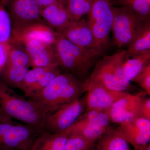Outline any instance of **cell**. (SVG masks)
<instances>
[{
	"label": "cell",
	"mask_w": 150,
	"mask_h": 150,
	"mask_svg": "<svg viewBox=\"0 0 150 150\" xmlns=\"http://www.w3.org/2000/svg\"><path fill=\"white\" fill-rule=\"evenodd\" d=\"M10 44L0 42V70L5 66L8 59Z\"/></svg>",
	"instance_id": "30"
},
{
	"label": "cell",
	"mask_w": 150,
	"mask_h": 150,
	"mask_svg": "<svg viewBox=\"0 0 150 150\" xmlns=\"http://www.w3.org/2000/svg\"><path fill=\"white\" fill-rule=\"evenodd\" d=\"M140 116L150 120V98L143 100L140 108Z\"/></svg>",
	"instance_id": "31"
},
{
	"label": "cell",
	"mask_w": 150,
	"mask_h": 150,
	"mask_svg": "<svg viewBox=\"0 0 150 150\" xmlns=\"http://www.w3.org/2000/svg\"><path fill=\"white\" fill-rule=\"evenodd\" d=\"M57 33L53 47L61 73L71 74L82 82L87 81L92 67L101 56L76 46Z\"/></svg>",
	"instance_id": "1"
},
{
	"label": "cell",
	"mask_w": 150,
	"mask_h": 150,
	"mask_svg": "<svg viewBox=\"0 0 150 150\" xmlns=\"http://www.w3.org/2000/svg\"><path fill=\"white\" fill-rule=\"evenodd\" d=\"M96 141L69 134L64 150H89L94 146Z\"/></svg>",
	"instance_id": "28"
},
{
	"label": "cell",
	"mask_w": 150,
	"mask_h": 150,
	"mask_svg": "<svg viewBox=\"0 0 150 150\" xmlns=\"http://www.w3.org/2000/svg\"></svg>",
	"instance_id": "36"
},
{
	"label": "cell",
	"mask_w": 150,
	"mask_h": 150,
	"mask_svg": "<svg viewBox=\"0 0 150 150\" xmlns=\"http://www.w3.org/2000/svg\"><path fill=\"white\" fill-rule=\"evenodd\" d=\"M150 64V52L134 57L127 56L123 65L125 79L131 82L148 65Z\"/></svg>",
	"instance_id": "21"
},
{
	"label": "cell",
	"mask_w": 150,
	"mask_h": 150,
	"mask_svg": "<svg viewBox=\"0 0 150 150\" xmlns=\"http://www.w3.org/2000/svg\"><path fill=\"white\" fill-rule=\"evenodd\" d=\"M57 32L76 46L97 52L93 33L85 19L82 18L77 21H71Z\"/></svg>",
	"instance_id": "14"
},
{
	"label": "cell",
	"mask_w": 150,
	"mask_h": 150,
	"mask_svg": "<svg viewBox=\"0 0 150 150\" xmlns=\"http://www.w3.org/2000/svg\"><path fill=\"white\" fill-rule=\"evenodd\" d=\"M109 1H110V2L111 3V4H112H112H113V3L114 2V1H115V0H109Z\"/></svg>",
	"instance_id": "35"
},
{
	"label": "cell",
	"mask_w": 150,
	"mask_h": 150,
	"mask_svg": "<svg viewBox=\"0 0 150 150\" xmlns=\"http://www.w3.org/2000/svg\"><path fill=\"white\" fill-rule=\"evenodd\" d=\"M40 129L0 116V150H29Z\"/></svg>",
	"instance_id": "6"
},
{
	"label": "cell",
	"mask_w": 150,
	"mask_h": 150,
	"mask_svg": "<svg viewBox=\"0 0 150 150\" xmlns=\"http://www.w3.org/2000/svg\"><path fill=\"white\" fill-rule=\"evenodd\" d=\"M88 81L83 83L69 73H61L42 91L29 99L39 103L47 113L80 98L87 91Z\"/></svg>",
	"instance_id": "3"
},
{
	"label": "cell",
	"mask_w": 150,
	"mask_h": 150,
	"mask_svg": "<svg viewBox=\"0 0 150 150\" xmlns=\"http://www.w3.org/2000/svg\"><path fill=\"white\" fill-rule=\"evenodd\" d=\"M87 21L94 39L96 51L102 56L108 50L114 18L109 0H93Z\"/></svg>",
	"instance_id": "5"
},
{
	"label": "cell",
	"mask_w": 150,
	"mask_h": 150,
	"mask_svg": "<svg viewBox=\"0 0 150 150\" xmlns=\"http://www.w3.org/2000/svg\"><path fill=\"white\" fill-rule=\"evenodd\" d=\"M89 150H96L95 148V145L94 146H93V147L91 149Z\"/></svg>",
	"instance_id": "34"
},
{
	"label": "cell",
	"mask_w": 150,
	"mask_h": 150,
	"mask_svg": "<svg viewBox=\"0 0 150 150\" xmlns=\"http://www.w3.org/2000/svg\"><path fill=\"white\" fill-rule=\"evenodd\" d=\"M126 50H119L110 56L98 60L88 82L118 91H126L130 82L125 79L123 71V62L127 57Z\"/></svg>",
	"instance_id": "4"
},
{
	"label": "cell",
	"mask_w": 150,
	"mask_h": 150,
	"mask_svg": "<svg viewBox=\"0 0 150 150\" xmlns=\"http://www.w3.org/2000/svg\"><path fill=\"white\" fill-rule=\"evenodd\" d=\"M93 0H69L67 10L70 20L77 21L88 14Z\"/></svg>",
	"instance_id": "25"
},
{
	"label": "cell",
	"mask_w": 150,
	"mask_h": 150,
	"mask_svg": "<svg viewBox=\"0 0 150 150\" xmlns=\"http://www.w3.org/2000/svg\"><path fill=\"white\" fill-rule=\"evenodd\" d=\"M28 71L27 67L6 64L0 73V80L10 88L20 89Z\"/></svg>",
	"instance_id": "20"
},
{
	"label": "cell",
	"mask_w": 150,
	"mask_h": 150,
	"mask_svg": "<svg viewBox=\"0 0 150 150\" xmlns=\"http://www.w3.org/2000/svg\"><path fill=\"white\" fill-rule=\"evenodd\" d=\"M6 64L28 68L31 67L30 57L24 45L13 37L10 43L8 59Z\"/></svg>",
	"instance_id": "22"
},
{
	"label": "cell",
	"mask_w": 150,
	"mask_h": 150,
	"mask_svg": "<svg viewBox=\"0 0 150 150\" xmlns=\"http://www.w3.org/2000/svg\"><path fill=\"white\" fill-rule=\"evenodd\" d=\"M40 15L46 24L56 32L71 21L66 6L58 1L40 10Z\"/></svg>",
	"instance_id": "17"
},
{
	"label": "cell",
	"mask_w": 150,
	"mask_h": 150,
	"mask_svg": "<svg viewBox=\"0 0 150 150\" xmlns=\"http://www.w3.org/2000/svg\"><path fill=\"white\" fill-rule=\"evenodd\" d=\"M147 94L144 91L137 93H128L116 101L105 110L110 122L120 123L140 116V108L143 100Z\"/></svg>",
	"instance_id": "9"
},
{
	"label": "cell",
	"mask_w": 150,
	"mask_h": 150,
	"mask_svg": "<svg viewBox=\"0 0 150 150\" xmlns=\"http://www.w3.org/2000/svg\"><path fill=\"white\" fill-rule=\"evenodd\" d=\"M57 33L45 22H30L12 25L14 38L21 43L35 40L53 45Z\"/></svg>",
	"instance_id": "12"
},
{
	"label": "cell",
	"mask_w": 150,
	"mask_h": 150,
	"mask_svg": "<svg viewBox=\"0 0 150 150\" xmlns=\"http://www.w3.org/2000/svg\"><path fill=\"white\" fill-rule=\"evenodd\" d=\"M57 1L59 2L62 3L64 5L66 6V7H67V3H68L69 0H57Z\"/></svg>",
	"instance_id": "33"
},
{
	"label": "cell",
	"mask_w": 150,
	"mask_h": 150,
	"mask_svg": "<svg viewBox=\"0 0 150 150\" xmlns=\"http://www.w3.org/2000/svg\"><path fill=\"white\" fill-rule=\"evenodd\" d=\"M69 136L67 131L59 134L41 131L29 150H64Z\"/></svg>",
	"instance_id": "18"
},
{
	"label": "cell",
	"mask_w": 150,
	"mask_h": 150,
	"mask_svg": "<svg viewBox=\"0 0 150 150\" xmlns=\"http://www.w3.org/2000/svg\"><path fill=\"white\" fill-rule=\"evenodd\" d=\"M112 30L114 43L118 48L129 46L144 30L150 20L140 17L121 7L113 6Z\"/></svg>",
	"instance_id": "7"
},
{
	"label": "cell",
	"mask_w": 150,
	"mask_h": 150,
	"mask_svg": "<svg viewBox=\"0 0 150 150\" xmlns=\"http://www.w3.org/2000/svg\"><path fill=\"white\" fill-rule=\"evenodd\" d=\"M22 43L29 54L32 68L58 67L53 45L35 40Z\"/></svg>",
	"instance_id": "16"
},
{
	"label": "cell",
	"mask_w": 150,
	"mask_h": 150,
	"mask_svg": "<svg viewBox=\"0 0 150 150\" xmlns=\"http://www.w3.org/2000/svg\"><path fill=\"white\" fill-rule=\"evenodd\" d=\"M1 70H0V73H1Z\"/></svg>",
	"instance_id": "37"
},
{
	"label": "cell",
	"mask_w": 150,
	"mask_h": 150,
	"mask_svg": "<svg viewBox=\"0 0 150 150\" xmlns=\"http://www.w3.org/2000/svg\"><path fill=\"white\" fill-rule=\"evenodd\" d=\"M110 122L108 114L104 110L93 119L77 120L66 131L69 134L79 135L88 139L97 141L110 126Z\"/></svg>",
	"instance_id": "15"
},
{
	"label": "cell",
	"mask_w": 150,
	"mask_h": 150,
	"mask_svg": "<svg viewBox=\"0 0 150 150\" xmlns=\"http://www.w3.org/2000/svg\"><path fill=\"white\" fill-rule=\"evenodd\" d=\"M12 39L11 21L4 6L0 2V42L10 44Z\"/></svg>",
	"instance_id": "27"
},
{
	"label": "cell",
	"mask_w": 150,
	"mask_h": 150,
	"mask_svg": "<svg viewBox=\"0 0 150 150\" xmlns=\"http://www.w3.org/2000/svg\"><path fill=\"white\" fill-rule=\"evenodd\" d=\"M8 13L12 25L30 22H45L35 0H0Z\"/></svg>",
	"instance_id": "11"
},
{
	"label": "cell",
	"mask_w": 150,
	"mask_h": 150,
	"mask_svg": "<svg viewBox=\"0 0 150 150\" xmlns=\"http://www.w3.org/2000/svg\"><path fill=\"white\" fill-rule=\"evenodd\" d=\"M47 111L39 103L19 96L0 80V116L40 129Z\"/></svg>",
	"instance_id": "2"
},
{
	"label": "cell",
	"mask_w": 150,
	"mask_h": 150,
	"mask_svg": "<svg viewBox=\"0 0 150 150\" xmlns=\"http://www.w3.org/2000/svg\"><path fill=\"white\" fill-rule=\"evenodd\" d=\"M86 105L84 111L91 110H106L129 93L112 90L88 82Z\"/></svg>",
	"instance_id": "13"
},
{
	"label": "cell",
	"mask_w": 150,
	"mask_h": 150,
	"mask_svg": "<svg viewBox=\"0 0 150 150\" xmlns=\"http://www.w3.org/2000/svg\"><path fill=\"white\" fill-rule=\"evenodd\" d=\"M132 81L141 87L148 95H150V64L144 69Z\"/></svg>",
	"instance_id": "29"
},
{
	"label": "cell",
	"mask_w": 150,
	"mask_h": 150,
	"mask_svg": "<svg viewBox=\"0 0 150 150\" xmlns=\"http://www.w3.org/2000/svg\"><path fill=\"white\" fill-rule=\"evenodd\" d=\"M112 5L124 8L140 17L150 20V0H115Z\"/></svg>",
	"instance_id": "23"
},
{
	"label": "cell",
	"mask_w": 150,
	"mask_h": 150,
	"mask_svg": "<svg viewBox=\"0 0 150 150\" xmlns=\"http://www.w3.org/2000/svg\"><path fill=\"white\" fill-rule=\"evenodd\" d=\"M35 1L40 8V11L57 1V0H35Z\"/></svg>",
	"instance_id": "32"
},
{
	"label": "cell",
	"mask_w": 150,
	"mask_h": 150,
	"mask_svg": "<svg viewBox=\"0 0 150 150\" xmlns=\"http://www.w3.org/2000/svg\"><path fill=\"white\" fill-rule=\"evenodd\" d=\"M116 130L134 149L143 150L150 143V120L139 117L119 124Z\"/></svg>",
	"instance_id": "10"
},
{
	"label": "cell",
	"mask_w": 150,
	"mask_h": 150,
	"mask_svg": "<svg viewBox=\"0 0 150 150\" xmlns=\"http://www.w3.org/2000/svg\"><path fill=\"white\" fill-rule=\"evenodd\" d=\"M126 51L127 56L130 57L150 52V23L128 46Z\"/></svg>",
	"instance_id": "24"
},
{
	"label": "cell",
	"mask_w": 150,
	"mask_h": 150,
	"mask_svg": "<svg viewBox=\"0 0 150 150\" xmlns=\"http://www.w3.org/2000/svg\"><path fill=\"white\" fill-rule=\"evenodd\" d=\"M116 129L110 126L96 142V150H131Z\"/></svg>",
	"instance_id": "19"
},
{
	"label": "cell",
	"mask_w": 150,
	"mask_h": 150,
	"mask_svg": "<svg viewBox=\"0 0 150 150\" xmlns=\"http://www.w3.org/2000/svg\"><path fill=\"white\" fill-rule=\"evenodd\" d=\"M86 96L81 97L46 113L41 130L51 134L63 133L69 129L85 110Z\"/></svg>",
	"instance_id": "8"
},
{
	"label": "cell",
	"mask_w": 150,
	"mask_h": 150,
	"mask_svg": "<svg viewBox=\"0 0 150 150\" xmlns=\"http://www.w3.org/2000/svg\"><path fill=\"white\" fill-rule=\"evenodd\" d=\"M49 68H33L28 71L20 88L25 97L29 98L33 89L43 78Z\"/></svg>",
	"instance_id": "26"
}]
</instances>
